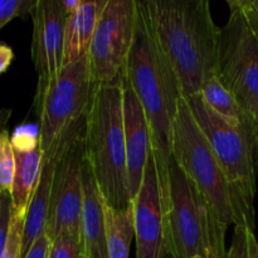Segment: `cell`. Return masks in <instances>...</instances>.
<instances>
[{"mask_svg":"<svg viewBox=\"0 0 258 258\" xmlns=\"http://www.w3.org/2000/svg\"><path fill=\"white\" fill-rule=\"evenodd\" d=\"M122 75L133 87L148 120L161 208L165 216L170 207L169 174L173 128L183 91L173 68L156 43L144 2L139 0L135 38Z\"/></svg>","mask_w":258,"mask_h":258,"instance_id":"1","label":"cell"},{"mask_svg":"<svg viewBox=\"0 0 258 258\" xmlns=\"http://www.w3.org/2000/svg\"><path fill=\"white\" fill-rule=\"evenodd\" d=\"M159 48L173 68L184 97L201 93L216 76L221 28L208 0L144 2Z\"/></svg>","mask_w":258,"mask_h":258,"instance_id":"2","label":"cell"},{"mask_svg":"<svg viewBox=\"0 0 258 258\" xmlns=\"http://www.w3.org/2000/svg\"><path fill=\"white\" fill-rule=\"evenodd\" d=\"M85 159L103 201L122 211L131 206L123 131V86L120 77L96 85L85 117Z\"/></svg>","mask_w":258,"mask_h":258,"instance_id":"3","label":"cell"},{"mask_svg":"<svg viewBox=\"0 0 258 258\" xmlns=\"http://www.w3.org/2000/svg\"><path fill=\"white\" fill-rule=\"evenodd\" d=\"M171 160L196 184L226 226H247L254 229V206L229 180L184 96L174 122Z\"/></svg>","mask_w":258,"mask_h":258,"instance_id":"4","label":"cell"},{"mask_svg":"<svg viewBox=\"0 0 258 258\" xmlns=\"http://www.w3.org/2000/svg\"><path fill=\"white\" fill-rule=\"evenodd\" d=\"M169 180L170 207L164 216L169 257L227 258L228 226L173 160Z\"/></svg>","mask_w":258,"mask_h":258,"instance_id":"5","label":"cell"},{"mask_svg":"<svg viewBox=\"0 0 258 258\" xmlns=\"http://www.w3.org/2000/svg\"><path fill=\"white\" fill-rule=\"evenodd\" d=\"M189 108L227 176L254 206L258 171V126L246 127L217 113L201 93L185 97Z\"/></svg>","mask_w":258,"mask_h":258,"instance_id":"6","label":"cell"},{"mask_svg":"<svg viewBox=\"0 0 258 258\" xmlns=\"http://www.w3.org/2000/svg\"><path fill=\"white\" fill-rule=\"evenodd\" d=\"M221 27L216 77L258 121V28L237 0Z\"/></svg>","mask_w":258,"mask_h":258,"instance_id":"7","label":"cell"},{"mask_svg":"<svg viewBox=\"0 0 258 258\" xmlns=\"http://www.w3.org/2000/svg\"><path fill=\"white\" fill-rule=\"evenodd\" d=\"M93 88L86 55L64 66L44 91L35 93L34 105L43 153H48L73 126L85 120Z\"/></svg>","mask_w":258,"mask_h":258,"instance_id":"8","label":"cell"},{"mask_svg":"<svg viewBox=\"0 0 258 258\" xmlns=\"http://www.w3.org/2000/svg\"><path fill=\"white\" fill-rule=\"evenodd\" d=\"M138 0H107L88 50L93 85H106L121 76L133 47Z\"/></svg>","mask_w":258,"mask_h":258,"instance_id":"9","label":"cell"},{"mask_svg":"<svg viewBox=\"0 0 258 258\" xmlns=\"http://www.w3.org/2000/svg\"><path fill=\"white\" fill-rule=\"evenodd\" d=\"M85 123L72 134L63 148L55 168L49 214L45 233L49 239L62 233L81 238V218L83 206L82 166Z\"/></svg>","mask_w":258,"mask_h":258,"instance_id":"10","label":"cell"},{"mask_svg":"<svg viewBox=\"0 0 258 258\" xmlns=\"http://www.w3.org/2000/svg\"><path fill=\"white\" fill-rule=\"evenodd\" d=\"M32 60L38 75L37 93L44 91L63 68L67 14L62 0H37L32 10Z\"/></svg>","mask_w":258,"mask_h":258,"instance_id":"11","label":"cell"},{"mask_svg":"<svg viewBox=\"0 0 258 258\" xmlns=\"http://www.w3.org/2000/svg\"><path fill=\"white\" fill-rule=\"evenodd\" d=\"M136 258H168L160 188L153 153L140 190L133 199Z\"/></svg>","mask_w":258,"mask_h":258,"instance_id":"12","label":"cell"},{"mask_svg":"<svg viewBox=\"0 0 258 258\" xmlns=\"http://www.w3.org/2000/svg\"><path fill=\"white\" fill-rule=\"evenodd\" d=\"M123 86V131L131 202L140 190L146 164L151 156V135L148 120L133 87L121 73Z\"/></svg>","mask_w":258,"mask_h":258,"instance_id":"13","label":"cell"},{"mask_svg":"<svg viewBox=\"0 0 258 258\" xmlns=\"http://www.w3.org/2000/svg\"><path fill=\"white\" fill-rule=\"evenodd\" d=\"M83 123H85V120L73 126L48 153L44 154L39 183H38L37 189H35L34 194H33V198L30 201L29 207H28L27 214H25L24 231H23L22 258H24L25 254L28 253L33 243L42 234L45 233L48 214H49L50 198H52L53 183H54L55 168H57L58 160H59L60 154H62V150L68 139Z\"/></svg>","mask_w":258,"mask_h":258,"instance_id":"14","label":"cell"},{"mask_svg":"<svg viewBox=\"0 0 258 258\" xmlns=\"http://www.w3.org/2000/svg\"><path fill=\"white\" fill-rule=\"evenodd\" d=\"M83 206L81 218V242L86 258H107L106 224L102 196L87 160L82 166Z\"/></svg>","mask_w":258,"mask_h":258,"instance_id":"15","label":"cell"},{"mask_svg":"<svg viewBox=\"0 0 258 258\" xmlns=\"http://www.w3.org/2000/svg\"><path fill=\"white\" fill-rule=\"evenodd\" d=\"M106 4L107 0H82L80 7L67 15L64 23L63 67L88 54L98 19Z\"/></svg>","mask_w":258,"mask_h":258,"instance_id":"16","label":"cell"},{"mask_svg":"<svg viewBox=\"0 0 258 258\" xmlns=\"http://www.w3.org/2000/svg\"><path fill=\"white\" fill-rule=\"evenodd\" d=\"M14 154L15 171L10 191L12 212L25 216L39 183L44 153L39 145L29 151L14 150Z\"/></svg>","mask_w":258,"mask_h":258,"instance_id":"17","label":"cell"},{"mask_svg":"<svg viewBox=\"0 0 258 258\" xmlns=\"http://www.w3.org/2000/svg\"><path fill=\"white\" fill-rule=\"evenodd\" d=\"M106 224L107 258H130V247L134 238L133 203L127 209L112 208L102 198Z\"/></svg>","mask_w":258,"mask_h":258,"instance_id":"18","label":"cell"},{"mask_svg":"<svg viewBox=\"0 0 258 258\" xmlns=\"http://www.w3.org/2000/svg\"><path fill=\"white\" fill-rule=\"evenodd\" d=\"M202 97L207 103L223 117L236 121L246 127L258 126V121L251 113L247 112L234 98V96L222 85L214 76L204 85L201 91Z\"/></svg>","mask_w":258,"mask_h":258,"instance_id":"19","label":"cell"},{"mask_svg":"<svg viewBox=\"0 0 258 258\" xmlns=\"http://www.w3.org/2000/svg\"><path fill=\"white\" fill-rule=\"evenodd\" d=\"M15 171V154L7 127H0V193L10 194Z\"/></svg>","mask_w":258,"mask_h":258,"instance_id":"20","label":"cell"},{"mask_svg":"<svg viewBox=\"0 0 258 258\" xmlns=\"http://www.w3.org/2000/svg\"><path fill=\"white\" fill-rule=\"evenodd\" d=\"M227 258H258V242L254 229L247 226H234Z\"/></svg>","mask_w":258,"mask_h":258,"instance_id":"21","label":"cell"},{"mask_svg":"<svg viewBox=\"0 0 258 258\" xmlns=\"http://www.w3.org/2000/svg\"><path fill=\"white\" fill-rule=\"evenodd\" d=\"M48 258H86L80 237L62 233L50 241Z\"/></svg>","mask_w":258,"mask_h":258,"instance_id":"22","label":"cell"},{"mask_svg":"<svg viewBox=\"0 0 258 258\" xmlns=\"http://www.w3.org/2000/svg\"><path fill=\"white\" fill-rule=\"evenodd\" d=\"M25 216L14 214L12 212V221H10L9 237L5 251L2 258H22V243L23 231H24Z\"/></svg>","mask_w":258,"mask_h":258,"instance_id":"23","label":"cell"},{"mask_svg":"<svg viewBox=\"0 0 258 258\" xmlns=\"http://www.w3.org/2000/svg\"><path fill=\"white\" fill-rule=\"evenodd\" d=\"M37 0H0V29L14 18L32 13Z\"/></svg>","mask_w":258,"mask_h":258,"instance_id":"24","label":"cell"},{"mask_svg":"<svg viewBox=\"0 0 258 258\" xmlns=\"http://www.w3.org/2000/svg\"><path fill=\"white\" fill-rule=\"evenodd\" d=\"M14 150L29 151L40 145L39 128L34 126H20L10 138Z\"/></svg>","mask_w":258,"mask_h":258,"instance_id":"25","label":"cell"},{"mask_svg":"<svg viewBox=\"0 0 258 258\" xmlns=\"http://www.w3.org/2000/svg\"><path fill=\"white\" fill-rule=\"evenodd\" d=\"M10 221H12V199L10 194H4L0 204V258L3 257L8 243Z\"/></svg>","mask_w":258,"mask_h":258,"instance_id":"26","label":"cell"},{"mask_svg":"<svg viewBox=\"0 0 258 258\" xmlns=\"http://www.w3.org/2000/svg\"><path fill=\"white\" fill-rule=\"evenodd\" d=\"M50 247V239L47 236V233L42 234L37 241L33 243L28 253L25 254L24 258H48Z\"/></svg>","mask_w":258,"mask_h":258,"instance_id":"27","label":"cell"},{"mask_svg":"<svg viewBox=\"0 0 258 258\" xmlns=\"http://www.w3.org/2000/svg\"><path fill=\"white\" fill-rule=\"evenodd\" d=\"M237 3L258 28V0H237Z\"/></svg>","mask_w":258,"mask_h":258,"instance_id":"28","label":"cell"},{"mask_svg":"<svg viewBox=\"0 0 258 258\" xmlns=\"http://www.w3.org/2000/svg\"><path fill=\"white\" fill-rule=\"evenodd\" d=\"M13 58H14V53L12 48L5 43H0V75H3L9 68Z\"/></svg>","mask_w":258,"mask_h":258,"instance_id":"29","label":"cell"},{"mask_svg":"<svg viewBox=\"0 0 258 258\" xmlns=\"http://www.w3.org/2000/svg\"><path fill=\"white\" fill-rule=\"evenodd\" d=\"M10 115H12L10 110L3 111V113L0 115V127H5V126H7L8 121H9L10 118ZM2 199H3V194L0 193V204H2Z\"/></svg>","mask_w":258,"mask_h":258,"instance_id":"30","label":"cell"},{"mask_svg":"<svg viewBox=\"0 0 258 258\" xmlns=\"http://www.w3.org/2000/svg\"><path fill=\"white\" fill-rule=\"evenodd\" d=\"M191 258H204V257H201V256H196V257H191Z\"/></svg>","mask_w":258,"mask_h":258,"instance_id":"31","label":"cell"},{"mask_svg":"<svg viewBox=\"0 0 258 258\" xmlns=\"http://www.w3.org/2000/svg\"><path fill=\"white\" fill-rule=\"evenodd\" d=\"M3 111H4V110H0V115H2V113H3Z\"/></svg>","mask_w":258,"mask_h":258,"instance_id":"32","label":"cell"}]
</instances>
